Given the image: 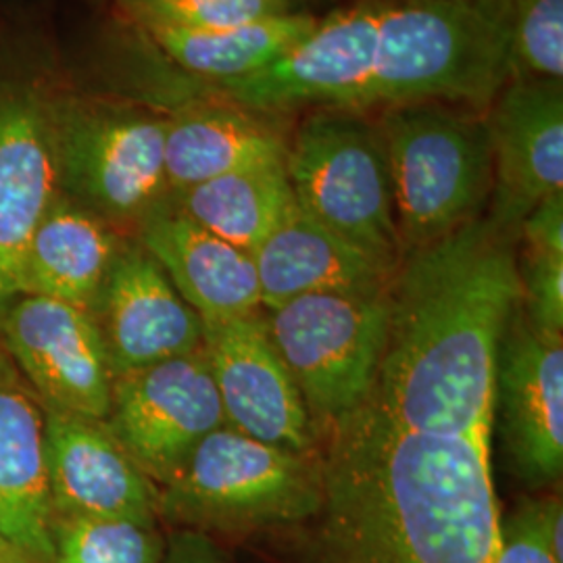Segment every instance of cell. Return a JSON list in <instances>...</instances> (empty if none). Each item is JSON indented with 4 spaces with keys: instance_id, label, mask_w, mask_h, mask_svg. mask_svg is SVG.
I'll return each mask as SVG.
<instances>
[{
    "instance_id": "603a6c76",
    "label": "cell",
    "mask_w": 563,
    "mask_h": 563,
    "mask_svg": "<svg viewBox=\"0 0 563 563\" xmlns=\"http://www.w3.org/2000/svg\"><path fill=\"white\" fill-rule=\"evenodd\" d=\"M186 218L222 241L253 253L297 207L284 163L225 174L167 192Z\"/></svg>"
},
{
    "instance_id": "f546056e",
    "label": "cell",
    "mask_w": 563,
    "mask_h": 563,
    "mask_svg": "<svg viewBox=\"0 0 563 563\" xmlns=\"http://www.w3.org/2000/svg\"><path fill=\"white\" fill-rule=\"evenodd\" d=\"M162 563H232L209 534L178 528L167 541Z\"/></svg>"
},
{
    "instance_id": "52a82bcc",
    "label": "cell",
    "mask_w": 563,
    "mask_h": 563,
    "mask_svg": "<svg viewBox=\"0 0 563 563\" xmlns=\"http://www.w3.org/2000/svg\"><path fill=\"white\" fill-rule=\"evenodd\" d=\"M165 115L120 102L51 101L59 195L104 222L141 223L167 197Z\"/></svg>"
},
{
    "instance_id": "d6986e66",
    "label": "cell",
    "mask_w": 563,
    "mask_h": 563,
    "mask_svg": "<svg viewBox=\"0 0 563 563\" xmlns=\"http://www.w3.org/2000/svg\"><path fill=\"white\" fill-rule=\"evenodd\" d=\"M251 255L263 311L305 295L386 292L399 267L342 241L302 213L299 205Z\"/></svg>"
},
{
    "instance_id": "277c9868",
    "label": "cell",
    "mask_w": 563,
    "mask_h": 563,
    "mask_svg": "<svg viewBox=\"0 0 563 563\" xmlns=\"http://www.w3.org/2000/svg\"><path fill=\"white\" fill-rule=\"evenodd\" d=\"M484 113L439 101L374 111L388 157L402 255L486 213L493 151Z\"/></svg>"
},
{
    "instance_id": "f1b7e54d",
    "label": "cell",
    "mask_w": 563,
    "mask_h": 563,
    "mask_svg": "<svg viewBox=\"0 0 563 563\" xmlns=\"http://www.w3.org/2000/svg\"><path fill=\"white\" fill-rule=\"evenodd\" d=\"M518 244L526 251L563 255V192L544 197L528 211Z\"/></svg>"
},
{
    "instance_id": "7402d4cb",
    "label": "cell",
    "mask_w": 563,
    "mask_h": 563,
    "mask_svg": "<svg viewBox=\"0 0 563 563\" xmlns=\"http://www.w3.org/2000/svg\"><path fill=\"white\" fill-rule=\"evenodd\" d=\"M318 18L292 11L222 30H167L142 34L159 53L199 84L239 80L257 74L301 42Z\"/></svg>"
},
{
    "instance_id": "ffe728a7",
    "label": "cell",
    "mask_w": 563,
    "mask_h": 563,
    "mask_svg": "<svg viewBox=\"0 0 563 563\" xmlns=\"http://www.w3.org/2000/svg\"><path fill=\"white\" fill-rule=\"evenodd\" d=\"M165 118L169 192L286 159L288 134L276 115L205 97L181 104Z\"/></svg>"
},
{
    "instance_id": "6da1fadb",
    "label": "cell",
    "mask_w": 563,
    "mask_h": 563,
    "mask_svg": "<svg viewBox=\"0 0 563 563\" xmlns=\"http://www.w3.org/2000/svg\"><path fill=\"white\" fill-rule=\"evenodd\" d=\"M509 78L511 0H360L262 71L201 86L207 99L278 118L426 101L486 111Z\"/></svg>"
},
{
    "instance_id": "484cf974",
    "label": "cell",
    "mask_w": 563,
    "mask_h": 563,
    "mask_svg": "<svg viewBox=\"0 0 563 563\" xmlns=\"http://www.w3.org/2000/svg\"><path fill=\"white\" fill-rule=\"evenodd\" d=\"M563 78V0H511V78Z\"/></svg>"
},
{
    "instance_id": "83f0119b",
    "label": "cell",
    "mask_w": 563,
    "mask_h": 563,
    "mask_svg": "<svg viewBox=\"0 0 563 563\" xmlns=\"http://www.w3.org/2000/svg\"><path fill=\"white\" fill-rule=\"evenodd\" d=\"M493 563H560L544 537L543 499H526L499 526V549Z\"/></svg>"
},
{
    "instance_id": "e0dca14e",
    "label": "cell",
    "mask_w": 563,
    "mask_h": 563,
    "mask_svg": "<svg viewBox=\"0 0 563 563\" xmlns=\"http://www.w3.org/2000/svg\"><path fill=\"white\" fill-rule=\"evenodd\" d=\"M53 534L46 416L0 360V547L18 563H53Z\"/></svg>"
},
{
    "instance_id": "7c38bea8",
    "label": "cell",
    "mask_w": 563,
    "mask_h": 563,
    "mask_svg": "<svg viewBox=\"0 0 563 563\" xmlns=\"http://www.w3.org/2000/svg\"><path fill=\"white\" fill-rule=\"evenodd\" d=\"M202 355L222 401L225 426L299 455L316 453V432L262 311L202 323Z\"/></svg>"
},
{
    "instance_id": "2e32d148",
    "label": "cell",
    "mask_w": 563,
    "mask_h": 563,
    "mask_svg": "<svg viewBox=\"0 0 563 563\" xmlns=\"http://www.w3.org/2000/svg\"><path fill=\"white\" fill-rule=\"evenodd\" d=\"M57 195L51 101L0 88V320L21 297L27 246Z\"/></svg>"
},
{
    "instance_id": "9c48e42d",
    "label": "cell",
    "mask_w": 563,
    "mask_h": 563,
    "mask_svg": "<svg viewBox=\"0 0 563 563\" xmlns=\"http://www.w3.org/2000/svg\"><path fill=\"white\" fill-rule=\"evenodd\" d=\"M104 423L153 483H167L205 437L225 426L202 349L113 376Z\"/></svg>"
},
{
    "instance_id": "30bf717a",
    "label": "cell",
    "mask_w": 563,
    "mask_h": 563,
    "mask_svg": "<svg viewBox=\"0 0 563 563\" xmlns=\"http://www.w3.org/2000/svg\"><path fill=\"white\" fill-rule=\"evenodd\" d=\"M493 423L522 483L543 488L562 481L563 336L530 322L522 299L499 344Z\"/></svg>"
},
{
    "instance_id": "5bb4252c",
    "label": "cell",
    "mask_w": 563,
    "mask_h": 563,
    "mask_svg": "<svg viewBox=\"0 0 563 563\" xmlns=\"http://www.w3.org/2000/svg\"><path fill=\"white\" fill-rule=\"evenodd\" d=\"M113 376L202 349V322L141 242L121 244L92 307Z\"/></svg>"
},
{
    "instance_id": "8992f818",
    "label": "cell",
    "mask_w": 563,
    "mask_h": 563,
    "mask_svg": "<svg viewBox=\"0 0 563 563\" xmlns=\"http://www.w3.org/2000/svg\"><path fill=\"white\" fill-rule=\"evenodd\" d=\"M284 167L302 213L365 253L401 263L388 157L374 115L311 109L288 136Z\"/></svg>"
},
{
    "instance_id": "4dcf8cb0",
    "label": "cell",
    "mask_w": 563,
    "mask_h": 563,
    "mask_svg": "<svg viewBox=\"0 0 563 563\" xmlns=\"http://www.w3.org/2000/svg\"><path fill=\"white\" fill-rule=\"evenodd\" d=\"M0 563H18V562H15V560H13V558H11V555H9V553H7V551H4V549H2V547H0Z\"/></svg>"
},
{
    "instance_id": "ac0fdd59",
    "label": "cell",
    "mask_w": 563,
    "mask_h": 563,
    "mask_svg": "<svg viewBox=\"0 0 563 563\" xmlns=\"http://www.w3.org/2000/svg\"><path fill=\"white\" fill-rule=\"evenodd\" d=\"M139 230V242L202 323L262 311L253 255L186 218L167 197L142 218Z\"/></svg>"
},
{
    "instance_id": "d4e9b609",
    "label": "cell",
    "mask_w": 563,
    "mask_h": 563,
    "mask_svg": "<svg viewBox=\"0 0 563 563\" xmlns=\"http://www.w3.org/2000/svg\"><path fill=\"white\" fill-rule=\"evenodd\" d=\"M115 4L139 32L222 30L297 11V0H115Z\"/></svg>"
},
{
    "instance_id": "44dd1931",
    "label": "cell",
    "mask_w": 563,
    "mask_h": 563,
    "mask_svg": "<svg viewBox=\"0 0 563 563\" xmlns=\"http://www.w3.org/2000/svg\"><path fill=\"white\" fill-rule=\"evenodd\" d=\"M120 242L113 225L57 195L25 253L21 295L92 311Z\"/></svg>"
},
{
    "instance_id": "4fadbf2b",
    "label": "cell",
    "mask_w": 563,
    "mask_h": 563,
    "mask_svg": "<svg viewBox=\"0 0 563 563\" xmlns=\"http://www.w3.org/2000/svg\"><path fill=\"white\" fill-rule=\"evenodd\" d=\"M493 195L486 216L520 232L528 211L563 192V84L509 78L488 104Z\"/></svg>"
},
{
    "instance_id": "5b68a950",
    "label": "cell",
    "mask_w": 563,
    "mask_h": 563,
    "mask_svg": "<svg viewBox=\"0 0 563 563\" xmlns=\"http://www.w3.org/2000/svg\"><path fill=\"white\" fill-rule=\"evenodd\" d=\"M157 490L159 518L205 534H246L309 522L320 507V472L316 453L284 451L222 426Z\"/></svg>"
},
{
    "instance_id": "3957f363",
    "label": "cell",
    "mask_w": 563,
    "mask_h": 563,
    "mask_svg": "<svg viewBox=\"0 0 563 563\" xmlns=\"http://www.w3.org/2000/svg\"><path fill=\"white\" fill-rule=\"evenodd\" d=\"M518 241L484 213L402 255L367 397L397 426L490 444L499 344L522 299Z\"/></svg>"
},
{
    "instance_id": "cb8c5ba5",
    "label": "cell",
    "mask_w": 563,
    "mask_h": 563,
    "mask_svg": "<svg viewBox=\"0 0 563 563\" xmlns=\"http://www.w3.org/2000/svg\"><path fill=\"white\" fill-rule=\"evenodd\" d=\"M53 563H162L157 526L115 518L55 520Z\"/></svg>"
},
{
    "instance_id": "8fae6325",
    "label": "cell",
    "mask_w": 563,
    "mask_h": 563,
    "mask_svg": "<svg viewBox=\"0 0 563 563\" xmlns=\"http://www.w3.org/2000/svg\"><path fill=\"white\" fill-rule=\"evenodd\" d=\"M0 328L46 411L107 420L113 369L92 313L69 302L21 295L4 311Z\"/></svg>"
},
{
    "instance_id": "4316f807",
    "label": "cell",
    "mask_w": 563,
    "mask_h": 563,
    "mask_svg": "<svg viewBox=\"0 0 563 563\" xmlns=\"http://www.w3.org/2000/svg\"><path fill=\"white\" fill-rule=\"evenodd\" d=\"M522 309L539 330L563 336V255L526 251L518 244Z\"/></svg>"
},
{
    "instance_id": "ba28073f",
    "label": "cell",
    "mask_w": 563,
    "mask_h": 563,
    "mask_svg": "<svg viewBox=\"0 0 563 563\" xmlns=\"http://www.w3.org/2000/svg\"><path fill=\"white\" fill-rule=\"evenodd\" d=\"M263 320L318 441L374 388L386 344L388 290L305 295L263 311Z\"/></svg>"
},
{
    "instance_id": "9a60e30c",
    "label": "cell",
    "mask_w": 563,
    "mask_h": 563,
    "mask_svg": "<svg viewBox=\"0 0 563 563\" xmlns=\"http://www.w3.org/2000/svg\"><path fill=\"white\" fill-rule=\"evenodd\" d=\"M46 470L55 520L115 518L157 526L159 490L107 423L44 411Z\"/></svg>"
},
{
    "instance_id": "7a4b0ae2",
    "label": "cell",
    "mask_w": 563,
    "mask_h": 563,
    "mask_svg": "<svg viewBox=\"0 0 563 563\" xmlns=\"http://www.w3.org/2000/svg\"><path fill=\"white\" fill-rule=\"evenodd\" d=\"M305 563H493L490 444L401 428L365 401L328 428Z\"/></svg>"
}]
</instances>
